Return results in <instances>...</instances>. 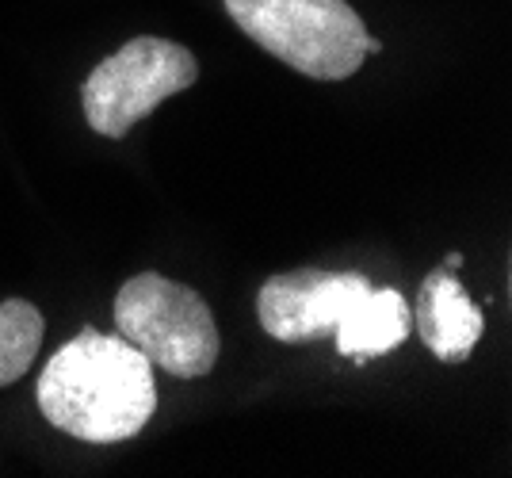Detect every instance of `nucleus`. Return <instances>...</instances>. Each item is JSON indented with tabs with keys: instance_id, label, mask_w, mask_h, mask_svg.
<instances>
[{
	"instance_id": "0eeeda50",
	"label": "nucleus",
	"mask_w": 512,
	"mask_h": 478,
	"mask_svg": "<svg viewBox=\"0 0 512 478\" xmlns=\"http://www.w3.org/2000/svg\"><path fill=\"white\" fill-rule=\"evenodd\" d=\"M413 329V310L394 291V287H371L360 303L341 318V326L333 329L337 352L344 360L367 364L375 356H386L390 348H398Z\"/></svg>"
},
{
	"instance_id": "7ed1b4c3",
	"label": "nucleus",
	"mask_w": 512,
	"mask_h": 478,
	"mask_svg": "<svg viewBox=\"0 0 512 478\" xmlns=\"http://www.w3.org/2000/svg\"><path fill=\"white\" fill-rule=\"evenodd\" d=\"M115 326L150 364L176 379H203L218 360V326L207 299L157 272L130 276L115 295Z\"/></svg>"
},
{
	"instance_id": "20e7f679",
	"label": "nucleus",
	"mask_w": 512,
	"mask_h": 478,
	"mask_svg": "<svg viewBox=\"0 0 512 478\" xmlns=\"http://www.w3.org/2000/svg\"><path fill=\"white\" fill-rule=\"evenodd\" d=\"M195 81L199 62L192 50L157 35L130 39L81 85L88 127L104 138H123L138 119H146L153 108H161L169 96L192 88Z\"/></svg>"
},
{
	"instance_id": "f03ea898",
	"label": "nucleus",
	"mask_w": 512,
	"mask_h": 478,
	"mask_svg": "<svg viewBox=\"0 0 512 478\" xmlns=\"http://www.w3.org/2000/svg\"><path fill=\"white\" fill-rule=\"evenodd\" d=\"M230 20L314 81H348L367 58V27L348 0H226Z\"/></svg>"
},
{
	"instance_id": "f257e3e1",
	"label": "nucleus",
	"mask_w": 512,
	"mask_h": 478,
	"mask_svg": "<svg viewBox=\"0 0 512 478\" xmlns=\"http://www.w3.org/2000/svg\"><path fill=\"white\" fill-rule=\"evenodd\" d=\"M39 410L62 433L119 444L146 429L157 410L153 364L127 337L81 329L39 375Z\"/></svg>"
},
{
	"instance_id": "39448f33",
	"label": "nucleus",
	"mask_w": 512,
	"mask_h": 478,
	"mask_svg": "<svg viewBox=\"0 0 512 478\" xmlns=\"http://www.w3.org/2000/svg\"><path fill=\"white\" fill-rule=\"evenodd\" d=\"M371 291L360 272H321V268H295L264 280L256 295V318L268 337L299 345L333 337L341 318Z\"/></svg>"
},
{
	"instance_id": "1a4fd4ad",
	"label": "nucleus",
	"mask_w": 512,
	"mask_h": 478,
	"mask_svg": "<svg viewBox=\"0 0 512 478\" xmlns=\"http://www.w3.org/2000/svg\"><path fill=\"white\" fill-rule=\"evenodd\" d=\"M379 50H383V43H379V39H371V35H367V54H379Z\"/></svg>"
},
{
	"instance_id": "423d86ee",
	"label": "nucleus",
	"mask_w": 512,
	"mask_h": 478,
	"mask_svg": "<svg viewBox=\"0 0 512 478\" xmlns=\"http://www.w3.org/2000/svg\"><path fill=\"white\" fill-rule=\"evenodd\" d=\"M413 326L421 333V341L432 348L436 360L463 364L474 352V345H478V337L486 329V318H482L478 303H470L463 283L451 276V268H436L421 283Z\"/></svg>"
},
{
	"instance_id": "9d476101",
	"label": "nucleus",
	"mask_w": 512,
	"mask_h": 478,
	"mask_svg": "<svg viewBox=\"0 0 512 478\" xmlns=\"http://www.w3.org/2000/svg\"><path fill=\"white\" fill-rule=\"evenodd\" d=\"M459 264H463V257H459V253H448V264H444V268H459Z\"/></svg>"
},
{
	"instance_id": "6e6552de",
	"label": "nucleus",
	"mask_w": 512,
	"mask_h": 478,
	"mask_svg": "<svg viewBox=\"0 0 512 478\" xmlns=\"http://www.w3.org/2000/svg\"><path fill=\"white\" fill-rule=\"evenodd\" d=\"M43 314L27 299L0 303V387H12L31 371V360L43 345Z\"/></svg>"
}]
</instances>
